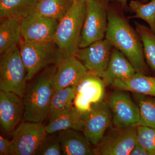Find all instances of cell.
I'll return each mask as SVG.
<instances>
[{"label": "cell", "instance_id": "cell-29", "mask_svg": "<svg viewBox=\"0 0 155 155\" xmlns=\"http://www.w3.org/2000/svg\"><path fill=\"white\" fill-rule=\"evenodd\" d=\"M10 142L11 140L0 135V155H9Z\"/></svg>", "mask_w": 155, "mask_h": 155}, {"label": "cell", "instance_id": "cell-17", "mask_svg": "<svg viewBox=\"0 0 155 155\" xmlns=\"http://www.w3.org/2000/svg\"><path fill=\"white\" fill-rule=\"evenodd\" d=\"M137 72L125 56L116 48L112 50L110 59L101 78L106 86L112 85L117 79H126Z\"/></svg>", "mask_w": 155, "mask_h": 155}, {"label": "cell", "instance_id": "cell-26", "mask_svg": "<svg viewBox=\"0 0 155 155\" xmlns=\"http://www.w3.org/2000/svg\"><path fill=\"white\" fill-rule=\"evenodd\" d=\"M136 94L140 113V126L155 128V97Z\"/></svg>", "mask_w": 155, "mask_h": 155}, {"label": "cell", "instance_id": "cell-21", "mask_svg": "<svg viewBox=\"0 0 155 155\" xmlns=\"http://www.w3.org/2000/svg\"><path fill=\"white\" fill-rule=\"evenodd\" d=\"M37 0H0V18L23 19L35 10Z\"/></svg>", "mask_w": 155, "mask_h": 155}, {"label": "cell", "instance_id": "cell-10", "mask_svg": "<svg viewBox=\"0 0 155 155\" xmlns=\"http://www.w3.org/2000/svg\"><path fill=\"white\" fill-rule=\"evenodd\" d=\"M59 22L35 10L21 20L22 40L32 43L52 41Z\"/></svg>", "mask_w": 155, "mask_h": 155}, {"label": "cell", "instance_id": "cell-6", "mask_svg": "<svg viewBox=\"0 0 155 155\" xmlns=\"http://www.w3.org/2000/svg\"><path fill=\"white\" fill-rule=\"evenodd\" d=\"M108 0H86V8L79 48L87 46L105 36L108 27Z\"/></svg>", "mask_w": 155, "mask_h": 155}, {"label": "cell", "instance_id": "cell-18", "mask_svg": "<svg viewBox=\"0 0 155 155\" xmlns=\"http://www.w3.org/2000/svg\"><path fill=\"white\" fill-rule=\"evenodd\" d=\"M84 123V114L73 105L50 116L48 124L45 126L46 130L48 134L69 129L82 131Z\"/></svg>", "mask_w": 155, "mask_h": 155}, {"label": "cell", "instance_id": "cell-28", "mask_svg": "<svg viewBox=\"0 0 155 155\" xmlns=\"http://www.w3.org/2000/svg\"><path fill=\"white\" fill-rule=\"evenodd\" d=\"M36 155H63L61 143L58 137L56 138H50L47 136L39 147Z\"/></svg>", "mask_w": 155, "mask_h": 155}, {"label": "cell", "instance_id": "cell-31", "mask_svg": "<svg viewBox=\"0 0 155 155\" xmlns=\"http://www.w3.org/2000/svg\"><path fill=\"white\" fill-rule=\"evenodd\" d=\"M109 2L111 1V2H115L119 4V5L120 6V8L124 10V11H128V6L127 5V0H108Z\"/></svg>", "mask_w": 155, "mask_h": 155}, {"label": "cell", "instance_id": "cell-15", "mask_svg": "<svg viewBox=\"0 0 155 155\" xmlns=\"http://www.w3.org/2000/svg\"><path fill=\"white\" fill-rule=\"evenodd\" d=\"M87 72L84 65L75 56L64 58L58 65L53 77L54 90L75 86Z\"/></svg>", "mask_w": 155, "mask_h": 155}, {"label": "cell", "instance_id": "cell-25", "mask_svg": "<svg viewBox=\"0 0 155 155\" xmlns=\"http://www.w3.org/2000/svg\"><path fill=\"white\" fill-rule=\"evenodd\" d=\"M150 1L146 4L139 0L130 1L128 11L135 14L128 18H139L144 20L155 33V0Z\"/></svg>", "mask_w": 155, "mask_h": 155}, {"label": "cell", "instance_id": "cell-22", "mask_svg": "<svg viewBox=\"0 0 155 155\" xmlns=\"http://www.w3.org/2000/svg\"><path fill=\"white\" fill-rule=\"evenodd\" d=\"M73 2L72 0H41L38 2L35 11L45 17L60 21Z\"/></svg>", "mask_w": 155, "mask_h": 155}, {"label": "cell", "instance_id": "cell-32", "mask_svg": "<svg viewBox=\"0 0 155 155\" xmlns=\"http://www.w3.org/2000/svg\"><path fill=\"white\" fill-rule=\"evenodd\" d=\"M150 0H141V2H142L143 3H147V2H148V1H149Z\"/></svg>", "mask_w": 155, "mask_h": 155}, {"label": "cell", "instance_id": "cell-3", "mask_svg": "<svg viewBox=\"0 0 155 155\" xmlns=\"http://www.w3.org/2000/svg\"><path fill=\"white\" fill-rule=\"evenodd\" d=\"M86 0L74 1L67 14L59 21L53 41L62 58L75 56L79 50L85 13Z\"/></svg>", "mask_w": 155, "mask_h": 155}, {"label": "cell", "instance_id": "cell-20", "mask_svg": "<svg viewBox=\"0 0 155 155\" xmlns=\"http://www.w3.org/2000/svg\"><path fill=\"white\" fill-rule=\"evenodd\" d=\"M112 86L115 89L155 97V77L137 72L126 79H117Z\"/></svg>", "mask_w": 155, "mask_h": 155}, {"label": "cell", "instance_id": "cell-33", "mask_svg": "<svg viewBox=\"0 0 155 155\" xmlns=\"http://www.w3.org/2000/svg\"><path fill=\"white\" fill-rule=\"evenodd\" d=\"M37 1L38 2H39V1H41V0H37Z\"/></svg>", "mask_w": 155, "mask_h": 155}, {"label": "cell", "instance_id": "cell-7", "mask_svg": "<svg viewBox=\"0 0 155 155\" xmlns=\"http://www.w3.org/2000/svg\"><path fill=\"white\" fill-rule=\"evenodd\" d=\"M11 134L9 155H34L48 133L42 122L23 120Z\"/></svg>", "mask_w": 155, "mask_h": 155}, {"label": "cell", "instance_id": "cell-2", "mask_svg": "<svg viewBox=\"0 0 155 155\" xmlns=\"http://www.w3.org/2000/svg\"><path fill=\"white\" fill-rule=\"evenodd\" d=\"M58 66L45 68L26 86L22 98L23 120L42 122L48 116L54 93L53 79Z\"/></svg>", "mask_w": 155, "mask_h": 155}, {"label": "cell", "instance_id": "cell-8", "mask_svg": "<svg viewBox=\"0 0 155 155\" xmlns=\"http://www.w3.org/2000/svg\"><path fill=\"white\" fill-rule=\"evenodd\" d=\"M137 127H111L94 147L95 155H129L137 143Z\"/></svg>", "mask_w": 155, "mask_h": 155}, {"label": "cell", "instance_id": "cell-12", "mask_svg": "<svg viewBox=\"0 0 155 155\" xmlns=\"http://www.w3.org/2000/svg\"><path fill=\"white\" fill-rule=\"evenodd\" d=\"M73 104L82 114L87 113L93 104L103 101L106 85L101 77L87 72L76 85Z\"/></svg>", "mask_w": 155, "mask_h": 155}, {"label": "cell", "instance_id": "cell-34", "mask_svg": "<svg viewBox=\"0 0 155 155\" xmlns=\"http://www.w3.org/2000/svg\"><path fill=\"white\" fill-rule=\"evenodd\" d=\"M73 1V2H74V1H76V0H72Z\"/></svg>", "mask_w": 155, "mask_h": 155}, {"label": "cell", "instance_id": "cell-11", "mask_svg": "<svg viewBox=\"0 0 155 155\" xmlns=\"http://www.w3.org/2000/svg\"><path fill=\"white\" fill-rule=\"evenodd\" d=\"M84 122L82 132L95 146L112 123V113L107 102L93 104L90 110L84 114Z\"/></svg>", "mask_w": 155, "mask_h": 155}, {"label": "cell", "instance_id": "cell-30", "mask_svg": "<svg viewBox=\"0 0 155 155\" xmlns=\"http://www.w3.org/2000/svg\"><path fill=\"white\" fill-rule=\"evenodd\" d=\"M129 155H148V154L137 142L131 150Z\"/></svg>", "mask_w": 155, "mask_h": 155}, {"label": "cell", "instance_id": "cell-4", "mask_svg": "<svg viewBox=\"0 0 155 155\" xmlns=\"http://www.w3.org/2000/svg\"><path fill=\"white\" fill-rule=\"evenodd\" d=\"M20 54L27 71V80L50 65L58 66L63 60L54 41L28 42L22 40L19 46Z\"/></svg>", "mask_w": 155, "mask_h": 155}, {"label": "cell", "instance_id": "cell-19", "mask_svg": "<svg viewBox=\"0 0 155 155\" xmlns=\"http://www.w3.org/2000/svg\"><path fill=\"white\" fill-rule=\"evenodd\" d=\"M22 19L7 18L0 22V54H5L19 47L22 41L21 31Z\"/></svg>", "mask_w": 155, "mask_h": 155}, {"label": "cell", "instance_id": "cell-5", "mask_svg": "<svg viewBox=\"0 0 155 155\" xmlns=\"http://www.w3.org/2000/svg\"><path fill=\"white\" fill-rule=\"evenodd\" d=\"M27 81V71L19 47L1 55V91L14 93L22 99Z\"/></svg>", "mask_w": 155, "mask_h": 155}, {"label": "cell", "instance_id": "cell-27", "mask_svg": "<svg viewBox=\"0 0 155 155\" xmlns=\"http://www.w3.org/2000/svg\"><path fill=\"white\" fill-rule=\"evenodd\" d=\"M137 129L138 143L148 155H155V128L139 126Z\"/></svg>", "mask_w": 155, "mask_h": 155}, {"label": "cell", "instance_id": "cell-24", "mask_svg": "<svg viewBox=\"0 0 155 155\" xmlns=\"http://www.w3.org/2000/svg\"><path fill=\"white\" fill-rule=\"evenodd\" d=\"M76 94L75 85L54 91L50 104L48 116L50 117L73 106Z\"/></svg>", "mask_w": 155, "mask_h": 155}, {"label": "cell", "instance_id": "cell-13", "mask_svg": "<svg viewBox=\"0 0 155 155\" xmlns=\"http://www.w3.org/2000/svg\"><path fill=\"white\" fill-rule=\"evenodd\" d=\"M113 47L107 39H103L79 49L75 57L87 72L101 78L110 62Z\"/></svg>", "mask_w": 155, "mask_h": 155}, {"label": "cell", "instance_id": "cell-1", "mask_svg": "<svg viewBox=\"0 0 155 155\" xmlns=\"http://www.w3.org/2000/svg\"><path fill=\"white\" fill-rule=\"evenodd\" d=\"M107 14L106 39L125 56L137 72L146 75L148 68L145 59L142 42L138 33L119 11L109 5V3Z\"/></svg>", "mask_w": 155, "mask_h": 155}, {"label": "cell", "instance_id": "cell-16", "mask_svg": "<svg viewBox=\"0 0 155 155\" xmlns=\"http://www.w3.org/2000/svg\"><path fill=\"white\" fill-rule=\"evenodd\" d=\"M80 131L71 129L59 131L57 137L63 155H94L93 145Z\"/></svg>", "mask_w": 155, "mask_h": 155}, {"label": "cell", "instance_id": "cell-9", "mask_svg": "<svg viewBox=\"0 0 155 155\" xmlns=\"http://www.w3.org/2000/svg\"><path fill=\"white\" fill-rule=\"evenodd\" d=\"M107 103L112 115V123L116 127L140 126V113L137 105L126 91L116 89Z\"/></svg>", "mask_w": 155, "mask_h": 155}, {"label": "cell", "instance_id": "cell-14", "mask_svg": "<svg viewBox=\"0 0 155 155\" xmlns=\"http://www.w3.org/2000/svg\"><path fill=\"white\" fill-rule=\"evenodd\" d=\"M23 116L22 99L11 92L0 91V124L6 133H11Z\"/></svg>", "mask_w": 155, "mask_h": 155}, {"label": "cell", "instance_id": "cell-23", "mask_svg": "<svg viewBox=\"0 0 155 155\" xmlns=\"http://www.w3.org/2000/svg\"><path fill=\"white\" fill-rule=\"evenodd\" d=\"M134 24L142 42L146 62L155 73V33L146 25L137 22Z\"/></svg>", "mask_w": 155, "mask_h": 155}]
</instances>
